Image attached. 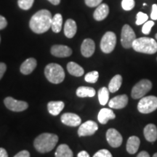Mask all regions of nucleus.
<instances>
[{
	"mask_svg": "<svg viewBox=\"0 0 157 157\" xmlns=\"http://www.w3.org/2000/svg\"><path fill=\"white\" fill-rule=\"evenodd\" d=\"M52 15L48 10H42L31 17L29 26L36 34H43L50 29L52 25Z\"/></svg>",
	"mask_w": 157,
	"mask_h": 157,
	"instance_id": "obj_1",
	"label": "nucleus"
},
{
	"mask_svg": "<svg viewBox=\"0 0 157 157\" xmlns=\"http://www.w3.org/2000/svg\"><path fill=\"white\" fill-rule=\"evenodd\" d=\"M58 141V135L51 133H42L36 137L34 146L37 151L44 154L51 151L56 147Z\"/></svg>",
	"mask_w": 157,
	"mask_h": 157,
	"instance_id": "obj_2",
	"label": "nucleus"
},
{
	"mask_svg": "<svg viewBox=\"0 0 157 157\" xmlns=\"http://www.w3.org/2000/svg\"><path fill=\"white\" fill-rule=\"evenodd\" d=\"M132 48L136 52L145 54H154L157 52V42L149 37H140L132 43Z\"/></svg>",
	"mask_w": 157,
	"mask_h": 157,
	"instance_id": "obj_3",
	"label": "nucleus"
},
{
	"mask_svg": "<svg viewBox=\"0 0 157 157\" xmlns=\"http://www.w3.org/2000/svg\"><path fill=\"white\" fill-rule=\"evenodd\" d=\"M44 74L49 82L52 84H60L65 78V72L61 66L50 63L45 67Z\"/></svg>",
	"mask_w": 157,
	"mask_h": 157,
	"instance_id": "obj_4",
	"label": "nucleus"
},
{
	"mask_svg": "<svg viewBox=\"0 0 157 157\" xmlns=\"http://www.w3.org/2000/svg\"><path fill=\"white\" fill-rule=\"evenodd\" d=\"M157 109V97L146 96L143 97L137 104V110L141 113H150Z\"/></svg>",
	"mask_w": 157,
	"mask_h": 157,
	"instance_id": "obj_5",
	"label": "nucleus"
},
{
	"mask_svg": "<svg viewBox=\"0 0 157 157\" xmlns=\"http://www.w3.org/2000/svg\"><path fill=\"white\" fill-rule=\"evenodd\" d=\"M152 88V83L148 79H142L132 87L131 96L133 99H139L144 97Z\"/></svg>",
	"mask_w": 157,
	"mask_h": 157,
	"instance_id": "obj_6",
	"label": "nucleus"
},
{
	"mask_svg": "<svg viewBox=\"0 0 157 157\" xmlns=\"http://www.w3.org/2000/svg\"><path fill=\"white\" fill-rule=\"evenodd\" d=\"M117 44V36L112 31H108L102 37L101 49L104 53H111L114 50Z\"/></svg>",
	"mask_w": 157,
	"mask_h": 157,
	"instance_id": "obj_7",
	"label": "nucleus"
},
{
	"mask_svg": "<svg viewBox=\"0 0 157 157\" xmlns=\"http://www.w3.org/2000/svg\"><path fill=\"white\" fill-rule=\"evenodd\" d=\"M136 39V35L133 29L129 25L125 24L121 29V42L122 46L126 49L132 47V43Z\"/></svg>",
	"mask_w": 157,
	"mask_h": 157,
	"instance_id": "obj_8",
	"label": "nucleus"
},
{
	"mask_svg": "<svg viewBox=\"0 0 157 157\" xmlns=\"http://www.w3.org/2000/svg\"><path fill=\"white\" fill-rule=\"evenodd\" d=\"M5 106L9 110L15 112H20V111H25L28 109L29 105L26 102L22 101H17L12 97H7L4 100Z\"/></svg>",
	"mask_w": 157,
	"mask_h": 157,
	"instance_id": "obj_9",
	"label": "nucleus"
},
{
	"mask_svg": "<svg viewBox=\"0 0 157 157\" xmlns=\"http://www.w3.org/2000/svg\"><path fill=\"white\" fill-rule=\"evenodd\" d=\"M98 129V126L96 122L89 120L82 124L78 129V135L79 137L89 136L95 134Z\"/></svg>",
	"mask_w": 157,
	"mask_h": 157,
	"instance_id": "obj_10",
	"label": "nucleus"
},
{
	"mask_svg": "<svg viewBox=\"0 0 157 157\" xmlns=\"http://www.w3.org/2000/svg\"><path fill=\"white\" fill-rule=\"evenodd\" d=\"M106 140L109 144L113 148H118L121 145L123 138L117 129L111 128L106 132Z\"/></svg>",
	"mask_w": 157,
	"mask_h": 157,
	"instance_id": "obj_11",
	"label": "nucleus"
},
{
	"mask_svg": "<svg viewBox=\"0 0 157 157\" xmlns=\"http://www.w3.org/2000/svg\"><path fill=\"white\" fill-rule=\"evenodd\" d=\"M128 103V97L127 95L116 96L109 102V106L111 109H121L127 106Z\"/></svg>",
	"mask_w": 157,
	"mask_h": 157,
	"instance_id": "obj_12",
	"label": "nucleus"
},
{
	"mask_svg": "<svg viewBox=\"0 0 157 157\" xmlns=\"http://www.w3.org/2000/svg\"><path fill=\"white\" fill-rule=\"evenodd\" d=\"M60 119L63 124L70 127H77L82 122L81 118L73 113H63Z\"/></svg>",
	"mask_w": 157,
	"mask_h": 157,
	"instance_id": "obj_13",
	"label": "nucleus"
},
{
	"mask_svg": "<svg viewBox=\"0 0 157 157\" xmlns=\"http://www.w3.org/2000/svg\"><path fill=\"white\" fill-rule=\"evenodd\" d=\"M51 53L52 56L58 58H66V57H69L72 54V50L66 45L57 44L52 47Z\"/></svg>",
	"mask_w": 157,
	"mask_h": 157,
	"instance_id": "obj_14",
	"label": "nucleus"
},
{
	"mask_svg": "<svg viewBox=\"0 0 157 157\" xmlns=\"http://www.w3.org/2000/svg\"><path fill=\"white\" fill-rule=\"evenodd\" d=\"M95 44L93 39H86L82 42L81 46V52L85 58H90L95 52Z\"/></svg>",
	"mask_w": 157,
	"mask_h": 157,
	"instance_id": "obj_15",
	"label": "nucleus"
},
{
	"mask_svg": "<svg viewBox=\"0 0 157 157\" xmlns=\"http://www.w3.org/2000/svg\"><path fill=\"white\" fill-rule=\"evenodd\" d=\"M145 138L148 142L154 143L157 140V127L154 124H148L145 127L144 130Z\"/></svg>",
	"mask_w": 157,
	"mask_h": 157,
	"instance_id": "obj_16",
	"label": "nucleus"
},
{
	"mask_svg": "<svg viewBox=\"0 0 157 157\" xmlns=\"http://www.w3.org/2000/svg\"><path fill=\"white\" fill-rule=\"evenodd\" d=\"M36 65L37 62L36 59L32 58L26 59V60L21 64V72L23 74H25V75L30 74L31 73H32L33 71L36 68Z\"/></svg>",
	"mask_w": 157,
	"mask_h": 157,
	"instance_id": "obj_17",
	"label": "nucleus"
},
{
	"mask_svg": "<svg viewBox=\"0 0 157 157\" xmlns=\"http://www.w3.org/2000/svg\"><path fill=\"white\" fill-rule=\"evenodd\" d=\"M109 13V7L106 4H101L94 12L93 17L96 21H103L108 16Z\"/></svg>",
	"mask_w": 157,
	"mask_h": 157,
	"instance_id": "obj_18",
	"label": "nucleus"
},
{
	"mask_svg": "<svg viewBox=\"0 0 157 157\" xmlns=\"http://www.w3.org/2000/svg\"><path fill=\"white\" fill-rule=\"evenodd\" d=\"M115 118V113L112 110L109 109H102L98 115V121L103 124H105L110 119H113Z\"/></svg>",
	"mask_w": 157,
	"mask_h": 157,
	"instance_id": "obj_19",
	"label": "nucleus"
},
{
	"mask_svg": "<svg viewBox=\"0 0 157 157\" xmlns=\"http://www.w3.org/2000/svg\"><path fill=\"white\" fill-rule=\"evenodd\" d=\"M140 144V140L137 136H131L129 137L127 142V151L129 154H135L138 151Z\"/></svg>",
	"mask_w": 157,
	"mask_h": 157,
	"instance_id": "obj_20",
	"label": "nucleus"
},
{
	"mask_svg": "<svg viewBox=\"0 0 157 157\" xmlns=\"http://www.w3.org/2000/svg\"><path fill=\"white\" fill-rule=\"evenodd\" d=\"M76 31H77V26L76 23L74 20L68 19L66 21L64 25V34L68 38H73L75 36Z\"/></svg>",
	"mask_w": 157,
	"mask_h": 157,
	"instance_id": "obj_21",
	"label": "nucleus"
},
{
	"mask_svg": "<svg viewBox=\"0 0 157 157\" xmlns=\"http://www.w3.org/2000/svg\"><path fill=\"white\" fill-rule=\"evenodd\" d=\"M65 104L62 101H50L48 104V111L52 116H57L62 111Z\"/></svg>",
	"mask_w": 157,
	"mask_h": 157,
	"instance_id": "obj_22",
	"label": "nucleus"
},
{
	"mask_svg": "<svg viewBox=\"0 0 157 157\" xmlns=\"http://www.w3.org/2000/svg\"><path fill=\"white\" fill-rule=\"evenodd\" d=\"M55 156L56 157H73V152L68 145L61 144L57 148Z\"/></svg>",
	"mask_w": 157,
	"mask_h": 157,
	"instance_id": "obj_23",
	"label": "nucleus"
},
{
	"mask_svg": "<svg viewBox=\"0 0 157 157\" xmlns=\"http://www.w3.org/2000/svg\"><path fill=\"white\" fill-rule=\"evenodd\" d=\"M76 95L79 98L94 97L96 94L95 90L93 87H79L76 90Z\"/></svg>",
	"mask_w": 157,
	"mask_h": 157,
	"instance_id": "obj_24",
	"label": "nucleus"
},
{
	"mask_svg": "<svg viewBox=\"0 0 157 157\" xmlns=\"http://www.w3.org/2000/svg\"><path fill=\"white\" fill-rule=\"evenodd\" d=\"M67 69L69 74L74 76H82L84 72L83 68L74 62L68 63L67 65Z\"/></svg>",
	"mask_w": 157,
	"mask_h": 157,
	"instance_id": "obj_25",
	"label": "nucleus"
},
{
	"mask_svg": "<svg viewBox=\"0 0 157 157\" xmlns=\"http://www.w3.org/2000/svg\"><path fill=\"white\" fill-rule=\"evenodd\" d=\"M121 83H122V77L119 74H117L113 76L110 81L109 84V90L111 93H116L121 87Z\"/></svg>",
	"mask_w": 157,
	"mask_h": 157,
	"instance_id": "obj_26",
	"label": "nucleus"
},
{
	"mask_svg": "<svg viewBox=\"0 0 157 157\" xmlns=\"http://www.w3.org/2000/svg\"><path fill=\"white\" fill-rule=\"evenodd\" d=\"M63 24V17L60 13L56 14L52 19V25L51 29L55 33H59L61 31Z\"/></svg>",
	"mask_w": 157,
	"mask_h": 157,
	"instance_id": "obj_27",
	"label": "nucleus"
},
{
	"mask_svg": "<svg viewBox=\"0 0 157 157\" xmlns=\"http://www.w3.org/2000/svg\"><path fill=\"white\" fill-rule=\"evenodd\" d=\"M109 90L106 87H102L98 91V99L102 105H105L109 99Z\"/></svg>",
	"mask_w": 157,
	"mask_h": 157,
	"instance_id": "obj_28",
	"label": "nucleus"
},
{
	"mask_svg": "<svg viewBox=\"0 0 157 157\" xmlns=\"http://www.w3.org/2000/svg\"><path fill=\"white\" fill-rule=\"evenodd\" d=\"M98 77H99V74L96 71H93L89 72L85 75L84 79L85 81L88 82V83H95L98 80Z\"/></svg>",
	"mask_w": 157,
	"mask_h": 157,
	"instance_id": "obj_29",
	"label": "nucleus"
},
{
	"mask_svg": "<svg viewBox=\"0 0 157 157\" xmlns=\"http://www.w3.org/2000/svg\"><path fill=\"white\" fill-rule=\"evenodd\" d=\"M34 0H18L17 4L20 8L24 10H28L32 7Z\"/></svg>",
	"mask_w": 157,
	"mask_h": 157,
	"instance_id": "obj_30",
	"label": "nucleus"
},
{
	"mask_svg": "<svg viewBox=\"0 0 157 157\" xmlns=\"http://www.w3.org/2000/svg\"><path fill=\"white\" fill-rule=\"evenodd\" d=\"M148 15L145 14V13H142V12H139L137 14L136 16V25H140L142 24H144L146 21H148Z\"/></svg>",
	"mask_w": 157,
	"mask_h": 157,
	"instance_id": "obj_31",
	"label": "nucleus"
},
{
	"mask_svg": "<svg viewBox=\"0 0 157 157\" xmlns=\"http://www.w3.org/2000/svg\"><path fill=\"white\" fill-rule=\"evenodd\" d=\"M135 0H122L121 7L126 11H129L132 10L135 7Z\"/></svg>",
	"mask_w": 157,
	"mask_h": 157,
	"instance_id": "obj_32",
	"label": "nucleus"
},
{
	"mask_svg": "<svg viewBox=\"0 0 157 157\" xmlns=\"http://www.w3.org/2000/svg\"><path fill=\"white\" fill-rule=\"evenodd\" d=\"M154 25V22L152 21H146L143 25L142 32L144 34H150L151 31L152 27Z\"/></svg>",
	"mask_w": 157,
	"mask_h": 157,
	"instance_id": "obj_33",
	"label": "nucleus"
},
{
	"mask_svg": "<svg viewBox=\"0 0 157 157\" xmlns=\"http://www.w3.org/2000/svg\"><path fill=\"white\" fill-rule=\"evenodd\" d=\"M93 157H113L112 154L106 149H101L94 154Z\"/></svg>",
	"mask_w": 157,
	"mask_h": 157,
	"instance_id": "obj_34",
	"label": "nucleus"
},
{
	"mask_svg": "<svg viewBox=\"0 0 157 157\" xmlns=\"http://www.w3.org/2000/svg\"><path fill=\"white\" fill-rule=\"evenodd\" d=\"M103 0H85V4L90 7H95L100 5Z\"/></svg>",
	"mask_w": 157,
	"mask_h": 157,
	"instance_id": "obj_35",
	"label": "nucleus"
},
{
	"mask_svg": "<svg viewBox=\"0 0 157 157\" xmlns=\"http://www.w3.org/2000/svg\"><path fill=\"white\" fill-rule=\"evenodd\" d=\"M151 17L154 21H156L157 20V5L154 4L152 6V12L151 14Z\"/></svg>",
	"mask_w": 157,
	"mask_h": 157,
	"instance_id": "obj_36",
	"label": "nucleus"
},
{
	"mask_svg": "<svg viewBox=\"0 0 157 157\" xmlns=\"http://www.w3.org/2000/svg\"><path fill=\"white\" fill-rule=\"evenodd\" d=\"M14 157H30V153L28 151L23 150L17 153Z\"/></svg>",
	"mask_w": 157,
	"mask_h": 157,
	"instance_id": "obj_37",
	"label": "nucleus"
},
{
	"mask_svg": "<svg viewBox=\"0 0 157 157\" xmlns=\"http://www.w3.org/2000/svg\"><path fill=\"white\" fill-rule=\"evenodd\" d=\"M7 25V21L5 17L0 15V30L5 29Z\"/></svg>",
	"mask_w": 157,
	"mask_h": 157,
	"instance_id": "obj_38",
	"label": "nucleus"
},
{
	"mask_svg": "<svg viewBox=\"0 0 157 157\" xmlns=\"http://www.w3.org/2000/svg\"><path fill=\"white\" fill-rule=\"evenodd\" d=\"M6 70H7V66H6V64L4 63H0V79L2 78Z\"/></svg>",
	"mask_w": 157,
	"mask_h": 157,
	"instance_id": "obj_39",
	"label": "nucleus"
},
{
	"mask_svg": "<svg viewBox=\"0 0 157 157\" xmlns=\"http://www.w3.org/2000/svg\"><path fill=\"white\" fill-rule=\"evenodd\" d=\"M0 157H8L7 151L5 148H0Z\"/></svg>",
	"mask_w": 157,
	"mask_h": 157,
	"instance_id": "obj_40",
	"label": "nucleus"
},
{
	"mask_svg": "<svg viewBox=\"0 0 157 157\" xmlns=\"http://www.w3.org/2000/svg\"><path fill=\"white\" fill-rule=\"evenodd\" d=\"M77 157H90L89 154L85 151H82L78 153L77 155Z\"/></svg>",
	"mask_w": 157,
	"mask_h": 157,
	"instance_id": "obj_41",
	"label": "nucleus"
},
{
	"mask_svg": "<svg viewBox=\"0 0 157 157\" xmlns=\"http://www.w3.org/2000/svg\"><path fill=\"white\" fill-rule=\"evenodd\" d=\"M137 157H150V155H149V154L147 151H143L139 153Z\"/></svg>",
	"mask_w": 157,
	"mask_h": 157,
	"instance_id": "obj_42",
	"label": "nucleus"
},
{
	"mask_svg": "<svg viewBox=\"0 0 157 157\" xmlns=\"http://www.w3.org/2000/svg\"><path fill=\"white\" fill-rule=\"evenodd\" d=\"M48 1L50 2L54 5H58L60 2V0H48Z\"/></svg>",
	"mask_w": 157,
	"mask_h": 157,
	"instance_id": "obj_43",
	"label": "nucleus"
},
{
	"mask_svg": "<svg viewBox=\"0 0 157 157\" xmlns=\"http://www.w3.org/2000/svg\"><path fill=\"white\" fill-rule=\"evenodd\" d=\"M153 157H157V153H155V154H154V156H153Z\"/></svg>",
	"mask_w": 157,
	"mask_h": 157,
	"instance_id": "obj_44",
	"label": "nucleus"
},
{
	"mask_svg": "<svg viewBox=\"0 0 157 157\" xmlns=\"http://www.w3.org/2000/svg\"><path fill=\"white\" fill-rule=\"evenodd\" d=\"M155 37H156V40H157V34L155 35Z\"/></svg>",
	"mask_w": 157,
	"mask_h": 157,
	"instance_id": "obj_45",
	"label": "nucleus"
},
{
	"mask_svg": "<svg viewBox=\"0 0 157 157\" xmlns=\"http://www.w3.org/2000/svg\"><path fill=\"white\" fill-rule=\"evenodd\" d=\"M0 42H1V38H0Z\"/></svg>",
	"mask_w": 157,
	"mask_h": 157,
	"instance_id": "obj_46",
	"label": "nucleus"
}]
</instances>
